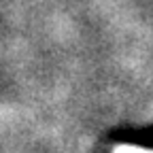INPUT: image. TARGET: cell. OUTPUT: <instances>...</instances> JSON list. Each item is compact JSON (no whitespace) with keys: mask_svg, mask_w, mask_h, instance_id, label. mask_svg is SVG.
<instances>
[{"mask_svg":"<svg viewBox=\"0 0 153 153\" xmlns=\"http://www.w3.org/2000/svg\"><path fill=\"white\" fill-rule=\"evenodd\" d=\"M117 153H140L138 149H119Z\"/></svg>","mask_w":153,"mask_h":153,"instance_id":"1","label":"cell"}]
</instances>
